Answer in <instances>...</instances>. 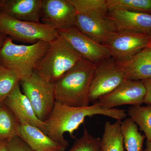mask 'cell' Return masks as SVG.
<instances>
[{
    "label": "cell",
    "mask_w": 151,
    "mask_h": 151,
    "mask_svg": "<svg viewBox=\"0 0 151 151\" xmlns=\"http://www.w3.org/2000/svg\"><path fill=\"white\" fill-rule=\"evenodd\" d=\"M100 115L117 121L126 118V111L117 108L105 109L96 103L86 107H74L55 101L49 117L45 122L46 134L52 139L67 147L68 142L64 134L68 132L73 137L74 132L84 123L86 118Z\"/></svg>",
    "instance_id": "6da1fadb"
},
{
    "label": "cell",
    "mask_w": 151,
    "mask_h": 151,
    "mask_svg": "<svg viewBox=\"0 0 151 151\" xmlns=\"http://www.w3.org/2000/svg\"><path fill=\"white\" fill-rule=\"evenodd\" d=\"M96 64L82 58L54 83L56 101L74 107L89 106Z\"/></svg>",
    "instance_id": "7a4b0ae2"
},
{
    "label": "cell",
    "mask_w": 151,
    "mask_h": 151,
    "mask_svg": "<svg viewBox=\"0 0 151 151\" xmlns=\"http://www.w3.org/2000/svg\"><path fill=\"white\" fill-rule=\"evenodd\" d=\"M50 45V42L45 41L29 45L17 44L7 37L0 50V64L17 73L21 80L32 74Z\"/></svg>",
    "instance_id": "3957f363"
},
{
    "label": "cell",
    "mask_w": 151,
    "mask_h": 151,
    "mask_svg": "<svg viewBox=\"0 0 151 151\" xmlns=\"http://www.w3.org/2000/svg\"><path fill=\"white\" fill-rule=\"evenodd\" d=\"M81 59L79 54L59 35L50 42L48 50L37 63L34 71L54 84Z\"/></svg>",
    "instance_id": "277c9868"
},
{
    "label": "cell",
    "mask_w": 151,
    "mask_h": 151,
    "mask_svg": "<svg viewBox=\"0 0 151 151\" xmlns=\"http://www.w3.org/2000/svg\"><path fill=\"white\" fill-rule=\"evenodd\" d=\"M0 32L13 41L31 44L40 41L51 42L59 36L57 30L41 22L19 20L1 13Z\"/></svg>",
    "instance_id": "5b68a950"
},
{
    "label": "cell",
    "mask_w": 151,
    "mask_h": 151,
    "mask_svg": "<svg viewBox=\"0 0 151 151\" xmlns=\"http://www.w3.org/2000/svg\"><path fill=\"white\" fill-rule=\"evenodd\" d=\"M23 93L32 105L37 116L45 122L48 119L54 107L55 100L54 84L33 72L20 81Z\"/></svg>",
    "instance_id": "8992f818"
},
{
    "label": "cell",
    "mask_w": 151,
    "mask_h": 151,
    "mask_svg": "<svg viewBox=\"0 0 151 151\" xmlns=\"http://www.w3.org/2000/svg\"><path fill=\"white\" fill-rule=\"evenodd\" d=\"M126 79L124 70L112 57L97 64L90 85V102L112 92Z\"/></svg>",
    "instance_id": "52a82bcc"
},
{
    "label": "cell",
    "mask_w": 151,
    "mask_h": 151,
    "mask_svg": "<svg viewBox=\"0 0 151 151\" xmlns=\"http://www.w3.org/2000/svg\"><path fill=\"white\" fill-rule=\"evenodd\" d=\"M58 32L83 59L97 65L111 57L105 45L85 35L75 26Z\"/></svg>",
    "instance_id": "ba28073f"
},
{
    "label": "cell",
    "mask_w": 151,
    "mask_h": 151,
    "mask_svg": "<svg viewBox=\"0 0 151 151\" xmlns=\"http://www.w3.org/2000/svg\"><path fill=\"white\" fill-rule=\"evenodd\" d=\"M148 34L120 31H116L105 45L111 57L122 61L132 57L148 46Z\"/></svg>",
    "instance_id": "9c48e42d"
},
{
    "label": "cell",
    "mask_w": 151,
    "mask_h": 151,
    "mask_svg": "<svg viewBox=\"0 0 151 151\" xmlns=\"http://www.w3.org/2000/svg\"><path fill=\"white\" fill-rule=\"evenodd\" d=\"M77 12L69 0H42L40 22L58 31L75 26Z\"/></svg>",
    "instance_id": "30bf717a"
},
{
    "label": "cell",
    "mask_w": 151,
    "mask_h": 151,
    "mask_svg": "<svg viewBox=\"0 0 151 151\" xmlns=\"http://www.w3.org/2000/svg\"><path fill=\"white\" fill-rule=\"evenodd\" d=\"M146 93L142 81L126 79L112 92L100 97L94 103L108 109L122 105H141L144 103Z\"/></svg>",
    "instance_id": "8fae6325"
},
{
    "label": "cell",
    "mask_w": 151,
    "mask_h": 151,
    "mask_svg": "<svg viewBox=\"0 0 151 151\" xmlns=\"http://www.w3.org/2000/svg\"><path fill=\"white\" fill-rule=\"evenodd\" d=\"M108 19L116 31L148 34L151 32V15L121 9H109Z\"/></svg>",
    "instance_id": "7c38bea8"
},
{
    "label": "cell",
    "mask_w": 151,
    "mask_h": 151,
    "mask_svg": "<svg viewBox=\"0 0 151 151\" xmlns=\"http://www.w3.org/2000/svg\"><path fill=\"white\" fill-rule=\"evenodd\" d=\"M4 103L13 113L19 122H26L37 127L46 134L45 123L37 118L29 100L22 92L20 83Z\"/></svg>",
    "instance_id": "4fadbf2b"
},
{
    "label": "cell",
    "mask_w": 151,
    "mask_h": 151,
    "mask_svg": "<svg viewBox=\"0 0 151 151\" xmlns=\"http://www.w3.org/2000/svg\"><path fill=\"white\" fill-rule=\"evenodd\" d=\"M42 0H0V13L23 21L40 22Z\"/></svg>",
    "instance_id": "5bb4252c"
},
{
    "label": "cell",
    "mask_w": 151,
    "mask_h": 151,
    "mask_svg": "<svg viewBox=\"0 0 151 151\" xmlns=\"http://www.w3.org/2000/svg\"><path fill=\"white\" fill-rule=\"evenodd\" d=\"M17 137L35 151H64L67 147L52 139L37 127L19 122Z\"/></svg>",
    "instance_id": "9a60e30c"
},
{
    "label": "cell",
    "mask_w": 151,
    "mask_h": 151,
    "mask_svg": "<svg viewBox=\"0 0 151 151\" xmlns=\"http://www.w3.org/2000/svg\"><path fill=\"white\" fill-rule=\"evenodd\" d=\"M75 27L81 32L105 45L116 31L109 20L89 18L77 13Z\"/></svg>",
    "instance_id": "2e32d148"
},
{
    "label": "cell",
    "mask_w": 151,
    "mask_h": 151,
    "mask_svg": "<svg viewBox=\"0 0 151 151\" xmlns=\"http://www.w3.org/2000/svg\"><path fill=\"white\" fill-rule=\"evenodd\" d=\"M117 62L124 70L127 79L143 81L151 78V48L150 47H146L128 59Z\"/></svg>",
    "instance_id": "e0dca14e"
},
{
    "label": "cell",
    "mask_w": 151,
    "mask_h": 151,
    "mask_svg": "<svg viewBox=\"0 0 151 151\" xmlns=\"http://www.w3.org/2000/svg\"><path fill=\"white\" fill-rule=\"evenodd\" d=\"M122 122L118 120L113 124L105 123L101 139L102 151H125Z\"/></svg>",
    "instance_id": "ac0fdd59"
},
{
    "label": "cell",
    "mask_w": 151,
    "mask_h": 151,
    "mask_svg": "<svg viewBox=\"0 0 151 151\" xmlns=\"http://www.w3.org/2000/svg\"><path fill=\"white\" fill-rule=\"evenodd\" d=\"M77 13L89 18L107 20L109 8L107 0H69Z\"/></svg>",
    "instance_id": "d6986e66"
},
{
    "label": "cell",
    "mask_w": 151,
    "mask_h": 151,
    "mask_svg": "<svg viewBox=\"0 0 151 151\" xmlns=\"http://www.w3.org/2000/svg\"><path fill=\"white\" fill-rule=\"evenodd\" d=\"M124 145L127 151H142L145 135L139 132L137 125L130 118L122 122Z\"/></svg>",
    "instance_id": "ffe728a7"
},
{
    "label": "cell",
    "mask_w": 151,
    "mask_h": 151,
    "mask_svg": "<svg viewBox=\"0 0 151 151\" xmlns=\"http://www.w3.org/2000/svg\"><path fill=\"white\" fill-rule=\"evenodd\" d=\"M19 124L8 107H0V140L9 141L17 137Z\"/></svg>",
    "instance_id": "44dd1931"
},
{
    "label": "cell",
    "mask_w": 151,
    "mask_h": 151,
    "mask_svg": "<svg viewBox=\"0 0 151 151\" xmlns=\"http://www.w3.org/2000/svg\"><path fill=\"white\" fill-rule=\"evenodd\" d=\"M128 115L144 132L147 141H151V105L131 106Z\"/></svg>",
    "instance_id": "7402d4cb"
},
{
    "label": "cell",
    "mask_w": 151,
    "mask_h": 151,
    "mask_svg": "<svg viewBox=\"0 0 151 151\" xmlns=\"http://www.w3.org/2000/svg\"><path fill=\"white\" fill-rule=\"evenodd\" d=\"M20 81L17 73L0 64V105L4 103Z\"/></svg>",
    "instance_id": "603a6c76"
},
{
    "label": "cell",
    "mask_w": 151,
    "mask_h": 151,
    "mask_svg": "<svg viewBox=\"0 0 151 151\" xmlns=\"http://www.w3.org/2000/svg\"><path fill=\"white\" fill-rule=\"evenodd\" d=\"M109 9H121L151 15V0H107Z\"/></svg>",
    "instance_id": "cb8c5ba5"
},
{
    "label": "cell",
    "mask_w": 151,
    "mask_h": 151,
    "mask_svg": "<svg viewBox=\"0 0 151 151\" xmlns=\"http://www.w3.org/2000/svg\"><path fill=\"white\" fill-rule=\"evenodd\" d=\"M68 151H102L101 139L95 137L86 129Z\"/></svg>",
    "instance_id": "d4e9b609"
},
{
    "label": "cell",
    "mask_w": 151,
    "mask_h": 151,
    "mask_svg": "<svg viewBox=\"0 0 151 151\" xmlns=\"http://www.w3.org/2000/svg\"><path fill=\"white\" fill-rule=\"evenodd\" d=\"M9 151H35L28 145L18 137L9 141Z\"/></svg>",
    "instance_id": "484cf974"
},
{
    "label": "cell",
    "mask_w": 151,
    "mask_h": 151,
    "mask_svg": "<svg viewBox=\"0 0 151 151\" xmlns=\"http://www.w3.org/2000/svg\"><path fill=\"white\" fill-rule=\"evenodd\" d=\"M142 81L146 90L144 103L147 105H151V78L143 80Z\"/></svg>",
    "instance_id": "4316f807"
},
{
    "label": "cell",
    "mask_w": 151,
    "mask_h": 151,
    "mask_svg": "<svg viewBox=\"0 0 151 151\" xmlns=\"http://www.w3.org/2000/svg\"><path fill=\"white\" fill-rule=\"evenodd\" d=\"M8 141L0 140V151H9Z\"/></svg>",
    "instance_id": "83f0119b"
},
{
    "label": "cell",
    "mask_w": 151,
    "mask_h": 151,
    "mask_svg": "<svg viewBox=\"0 0 151 151\" xmlns=\"http://www.w3.org/2000/svg\"><path fill=\"white\" fill-rule=\"evenodd\" d=\"M7 37L4 35V34L0 32V50L2 47Z\"/></svg>",
    "instance_id": "f1b7e54d"
},
{
    "label": "cell",
    "mask_w": 151,
    "mask_h": 151,
    "mask_svg": "<svg viewBox=\"0 0 151 151\" xmlns=\"http://www.w3.org/2000/svg\"><path fill=\"white\" fill-rule=\"evenodd\" d=\"M142 151H151V141H147L146 148Z\"/></svg>",
    "instance_id": "f546056e"
},
{
    "label": "cell",
    "mask_w": 151,
    "mask_h": 151,
    "mask_svg": "<svg viewBox=\"0 0 151 151\" xmlns=\"http://www.w3.org/2000/svg\"><path fill=\"white\" fill-rule=\"evenodd\" d=\"M149 35V42L148 46L147 47H150L151 48V32L148 34Z\"/></svg>",
    "instance_id": "4dcf8cb0"
}]
</instances>
